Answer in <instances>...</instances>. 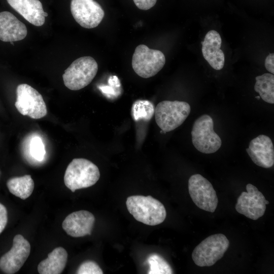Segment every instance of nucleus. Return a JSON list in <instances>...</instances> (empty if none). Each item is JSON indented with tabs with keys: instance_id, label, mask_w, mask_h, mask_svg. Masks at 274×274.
Returning a JSON list of instances; mask_svg holds the SVG:
<instances>
[{
	"instance_id": "obj_1",
	"label": "nucleus",
	"mask_w": 274,
	"mask_h": 274,
	"mask_svg": "<svg viewBox=\"0 0 274 274\" xmlns=\"http://www.w3.org/2000/svg\"><path fill=\"white\" fill-rule=\"evenodd\" d=\"M127 209L139 222L150 226L162 223L166 217L163 204L150 195H132L126 201Z\"/></svg>"
},
{
	"instance_id": "obj_2",
	"label": "nucleus",
	"mask_w": 274,
	"mask_h": 274,
	"mask_svg": "<svg viewBox=\"0 0 274 274\" xmlns=\"http://www.w3.org/2000/svg\"><path fill=\"white\" fill-rule=\"evenodd\" d=\"M99 178L100 172L95 164L85 158H74L65 170L64 182L66 187L74 192L93 186Z\"/></svg>"
},
{
	"instance_id": "obj_3",
	"label": "nucleus",
	"mask_w": 274,
	"mask_h": 274,
	"mask_svg": "<svg viewBox=\"0 0 274 274\" xmlns=\"http://www.w3.org/2000/svg\"><path fill=\"white\" fill-rule=\"evenodd\" d=\"M190 111V106L187 102L162 101L155 108V121L163 131L169 132L182 125Z\"/></svg>"
},
{
	"instance_id": "obj_4",
	"label": "nucleus",
	"mask_w": 274,
	"mask_h": 274,
	"mask_svg": "<svg viewBox=\"0 0 274 274\" xmlns=\"http://www.w3.org/2000/svg\"><path fill=\"white\" fill-rule=\"evenodd\" d=\"M98 71V64L91 56H84L74 60L62 75L65 86L72 90H79L88 85Z\"/></svg>"
},
{
	"instance_id": "obj_5",
	"label": "nucleus",
	"mask_w": 274,
	"mask_h": 274,
	"mask_svg": "<svg viewBox=\"0 0 274 274\" xmlns=\"http://www.w3.org/2000/svg\"><path fill=\"white\" fill-rule=\"evenodd\" d=\"M229 246V242L223 234L211 235L194 248L192 258L199 267L211 266L223 257Z\"/></svg>"
},
{
	"instance_id": "obj_6",
	"label": "nucleus",
	"mask_w": 274,
	"mask_h": 274,
	"mask_svg": "<svg viewBox=\"0 0 274 274\" xmlns=\"http://www.w3.org/2000/svg\"><path fill=\"white\" fill-rule=\"evenodd\" d=\"M191 133L193 146L202 153H215L221 146V138L214 130L213 120L207 114L202 115L196 119Z\"/></svg>"
},
{
	"instance_id": "obj_7",
	"label": "nucleus",
	"mask_w": 274,
	"mask_h": 274,
	"mask_svg": "<svg viewBox=\"0 0 274 274\" xmlns=\"http://www.w3.org/2000/svg\"><path fill=\"white\" fill-rule=\"evenodd\" d=\"M165 63V57L161 51L150 49L143 44L135 48L132 55V68L138 75L144 78L156 75Z\"/></svg>"
},
{
	"instance_id": "obj_8",
	"label": "nucleus",
	"mask_w": 274,
	"mask_h": 274,
	"mask_svg": "<svg viewBox=\"0 0 274 274\" xmlns=\"http://www.w3.org/2000/svg\"><path fill=\"white\" fill-rule=\"evenodd\" d=\"M15 106L22 115L38 119L47 114L46 104L42 95L27 84L19 85L16 89Z\"/></svg>"
},
{
	"instance_id": "obj_9",
	"label": "nucleus",
	"mask_w": 274,
	"mask_h": 274,
	"mask_svg": "<svg viewBox=\"0 0 274 274\" xmlns=\"http://www.w3.org/2000/svg\"><path fill=\"white\" fill-rule=\"evenodd\" d=\"M190 196L195 205L204 211L214 213L218 198L212 184L200 174L192 175L188 180Z\"/></svg>"
},
{
	"instance_id": "obj_10",
	"label": "nucleus",
	"mask_w": 274,
	"mask_h": 274,
	"mask_svg": "<svg viewBox=\"0 0 274 274\" xmlns=\"http://www.w3.org/2000/svg\"><path fill=\"white\" fill-rule=\"evenodd\" d=\"M246 190L247 192H242L238 197L235 210L246 217L256 220L264 215L266 205L269 203V201L253 185L248 184Z\"/></svg>"
},
{
	"instance_id": "obj_11",
	"label": "nucleus",
	"mask_w": 274,
	"mask_h": 274,
	"mask_svg": "<svg viewBox=\"0 0 274 274\" xmlns=\"http://www.w3.org/2000/svg\"><path fill=\"white\" fill-rule=\"evenodd\" d=\"M70 7L74 19L86 28L97 26L105 15L101 6L94 0H71Z\"/></svg>"
},
{
	"instance_id": "obj_12",
	"label": "nucleus",
	"mask_w": 274,
	"mask_h": 274,
	"mask_svg": "<svg viewBox=\"0 0 274 274\" xmlns=\"http://www.w3.org/2000/svg\"><path fill=\"white\" fill-rule=\"evenodd\" d=\"M30 252L28 241L21 234L16 235L11 250L0 258V269L7 274L16 273L23 265Z\"/></svg>"
},
{
	"instance_id": "obj_13",
	"label": "nucleus",
	"mask_w": 274,
	"mask_h": 274,
	"mask_svg": "<svg viewBox=\"0 0 274 274\" xmlns=\"http://www.w3.org/2000/svg\"><path fill=\"white\" fill-rule=\"evenodd\" d=\"M246 151L257 165L268 168L274 164V148L269 137L261 134L252 140Z\"/></svg>"
},
{
	"instance_id": "obj_14",
	"label": "nucleus",
	"mask_w": 274,
	"mask_h": 274,
	"mask_svg": "<svg viewBox=\"0 0 274 274\" xmlns=\"http://www.w3.org/2000/svg\"><path fill=\"white\" fill-rule=\"evenodd\" d=\"M94 222L95 217L91 213L81 210L67 216L62 226L69 235L74 237H82L91 234Z\"/></svg>"
},
{
	"instance_id": "obj_15",
	"label": "nucleus",
	"mask_w": 274,
	"mask_h": 274,
	"mask_svg": "<svg viewBox=\"0 0 274 274\" xmlns=\"http://www.w3.org/2000/svg\"><path fill=\"white\" fill-rule=\"evenodd\" d=\"M221 44V36L215 30L208 31L202 42L203 56L211 67L216 70L222 69L224 65V54L220 49Z\"/></svg>"
},
{
	"instance_id": "obj_16",
	"label": "nucleus",
	"mask_w": 274,
	"mask_h": 274,
	"mask_svg": "<svg viewBox=\"0 0 274 274\" xmlns=\"http://www.w3.org/2000/svg\"><path fill=\"white\" fill-rule=\"evenodd\" d=\"M27 33L25 25L8 11L0 12V40L5 42L24 39Z\"/></svg>"
},
{
	"instance_id": "obj_17",
	"label": "nucleus",
	"mask_w": 274,
	"mask_h": 274,
	"mask_svg": "<svg viewBox=\"0 0 274 274\" xmlns=\"http://www.w3.org/2000/svg\"><path fill=\"white\" fill-rule=\"evenodd\" d=\"M8 4L25 19L36 26L43 25L48 13L39 0H7Z\"/></svg>"
},
{
	"instance_id": "obj_18",
	"label": "nucleus",
	"mask_w": 274,
	"mask_h": 274,
	"mask_svg": "<svg viewBox=\"0 0 274 274\" xmlns=\"http://www.w3.org/2000/svg\"><path fill=\"white\" fill-rule=\"evenodd\" d=\"M67 260L66 251L62 247H57L39 263L38 271L40 274H60L65 268Z\"/></svg>"
},
{
	"instance_id": "obj_19",
	"label": "nucleus",
	"mask_w": 274,
	"mask_h": 274,
	"mask_svg": "<svg viewBox=\"0 0 274 274\" xmlns=\"http://www.w3.org/2000/svg\"><path fill=\"white\" fill-rule=\"evenodd\" d=\"M9 191L15 196L25 199L32 194L34 189V182L30 175L14 177L7 182Z\"/></svg>"
},
{
	"instance_id": "obj_20",
	"label": "nucleus",
	"mask_w": 274,
	"mask_h": 274,
	"mask_svg": "<svg viewBox=\"0 0 274 274\" xmlns=\"http://www.w3.org/2000/svg\"><path fill=\"white\" fill-rule=\"evenodd\" d=\"M254 90L265 102L274 104V76L265 73L255 78Z\"/></svg>"
},
{
	"instance_id": "obj_21",
	"label": "nucleus",
	"mask_w": 274,
	"mask_h": 274,
	"mask_svg": "<svg viewBox=\"0 0 274 274\" xmlns=\"http://www.w3.org/2000/svg\"><path fill=\"white\" fill-rule=\"evenodd\" d=\"M155 113L153 104L148 100H137L132 106V118L135 121L140 120L149 121Z\"/></svg>"
},
{
	"instance_id": "obj_22",
	"label": "nucleus",
	"mask_w": 274,
	"mask_h": 274,
	"mask_svg": "<svg viewBox=\"0 0 274 274\" xmlns=\"http://www.w3.org/2000/svg\"><path fill=\"white\" fill-rule=\"evenodd\" d=\"M147 263L149 266V274H172L173 270L169 263L160 255L152 253L149 255Z\"/></svg>"
},
{
	"instance_id": "obj_23",
	"label": "nucleus",
	"mask_w": 274,
	"mask_h": 274,
	"mask_svg": "<svg viewBox=\"0 0 274 274\" xmlns=\"http://www.w3.org/2000/svg\"><path fill=\"white\" fill-rule=\"evenodd\" d=\"M30 152L32 157L38 161H42L44 159L46 152L43 141L40 137L35 136L31 139Z\"/></svg>"
},
{
	"instance_id": "obj_24",
	"label": "nucleus",
	"mask_w": 274,
	"mask_h": 274,
	"mask_svg": "<svg viewBox=\"0 0 274 274\" xmlns=\"http://www.w3.org/2000/svg\"><path fill=\"white\" fill-rule=\"evenodd\" d=\"M77 274H102L103 271L97 263L88 260L82 263L76 271Z\"/></svg>"
},
{
	"instance_id": "obj_25",
	"label": "nucleus",
	"mask_w": 274,
	"mask_h": 274,
	"mask_svg": "<svg viewBox=\"0 0 274 274\" xmlns=\"http://www.w3.org/2000/svg\"><path fill=\"white\" fill-rule=\"evenodd\" d=\"M135 6L140 9L147 10L156 4L157 0H133Z\"/></svg>"
},
{
	"instance_id": "obj_26",
	"label": "nucleus",
	"mask_w": 274,
	"mask_h": 274,
	"mask_svg": "<svg viewBox=\"0 0 274 274\" xmlns=\"http://www.w3.org/2000/svg\"><path fill=\"white\" fill-rule=\"evenodd\" d=\"M8 222V213L6 208L0 203V234L5 229Z\"/></svg>"
},
{
	"instance_id": "obj_27",
	"label": "nucleus",
	"mask_w": 274,
	"mask_h": 274,
	"mask_svg": "<svg viewBox=\"0 0 274 274\" xmlns=\"http://www.w3.org/2000/svg\"><path fill=\"white\" fill-rule=\"evenodd\" d=\"M265 67L271 74H274V54L270 53L267 56L265 60Z\"/></svg>"
},
{
	"instance_id": "obj_28",
	"label": "nucleus",
	"mask_w": 274,
	"mask_h": 274,
	"mask_svg": "<svg viewBox=\"0 0 274 274\" xmlns=\"http://www.w3.org/2000/svg\"><path fill=\"white\" fill-rule=\"evenodd\" d=\"M260 96H257L255 97V98H257V99H259L260 98Z\"/></svg>"
},
{
	"instance_id": "obj_29",
	"label": "nucleus",
	"mask_w": 274,
	"mask_h": 274,
	"mask_svg": "<svg viewBox=\"0 0 274 274\" xmlns=\"http://www.w3.org/2000/svg\"><path fill=\"white\" fill-rule=\"evenodd\" d=\"M10 43H11L12 45H14L13 42H10Z\"/></svg>"
}]
</instances>
